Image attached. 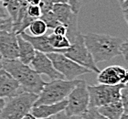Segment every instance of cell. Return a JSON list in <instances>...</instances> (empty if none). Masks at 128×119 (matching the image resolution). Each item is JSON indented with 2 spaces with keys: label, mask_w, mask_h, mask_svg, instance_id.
Returning a JSON list of instances; mask_svg holds the SVG:
<instances>
[{
  "label": "cell",
  "mask_w": 128,
  "mask_h": 119,
  "mask_svg": "<svg viewBox=\"0 0 128 119\" xmlns=\"http://www.w3.org/2000/svg\"><path fill=\"white\" fill-rule=\"evenodd\" d=\"M84 43L95 63L112 60L121 55L120 47L124 40L107 34L88 33L83 35Z\"/></svg>",
  "instance_id": "obj_1"
},
{
  "label": "cell",
  "mask_w": 128,
  "mask_h": 119,
  "mask_svg": "<svg viewBox=\"0 0 128 119\" xmlns=\"http://www.w3.org/2000/svg\"><path fill=\"white\" fill-rule=\"evenodd\" d=\"M2 68L8 71L20 84L22 91L40 94L42 91L45 82L32 69L30 65L22 63L19 60H5L2 61Z\"/></svg>",
  "instance_id": "obj_2"
},
{
  "label": "cell",
  "mask_w": 128,
  "mask_h": 119,
  "mask_svg": "<svg viewBox=\"0 0 128 119\" xmlns=\"http://www.w3.org/2000/svg\"><path fill=\"white\" fill-rule=\"evenodd\" d=\"M80 80L58 79L52 80L50 82H45L42 91L40 93L34 105L51 104L65 100L70 91L75 87Z\"/></svg>",
  "instance_id": "obj_3"
},
{
  "label": "cell",
  "mask_w": 128,
  "mask_h": 119,
  "mask_svg": "<svg viewBox=\"0 0 128 119\" xmlns=\"http://www.w3.org/2000/svg\"><path fill=\"white\" fill-rule=\"evenodd\" d=\"M38 95L21 91L8 98L0 113V119H21L30 113Z\"/></svg>",
  "instance_id": "obj_4"
},
{
  "label": "cell",
  "mask_w": 128,
  "mask_h": 119,
  "mask_svg": "<svg viewBox=\"0 0 128 119\" xmlns=\"http://www.w3.org/2000/svg\"><path fill=\"white\" fill-rule=\"evenodd\" d=\"M87 85L85 81L80 80L70 91L67 97V105L64 110L66 115H82L87 111L90 103Z\"/></svg>",
  "instance_id": "obj_5"
},
{
  "label": "cell",
  "mask_w": 128,
  "mask_h": 119,
  "mask_svg": "<svg viewBox=\"0 0 128 119\" xmlns=\"http://www.w3.org/2000/svg\"><path fill=\"white\" fill-rule=\"evenodd\" d=\"M124 84L106 85L99 83L97 85H87L90 97L89 107H96L105 105L110 103L119 101L121 97V90Z\"/></svg>",
  "instance_id": "obj_6"
},
{
  "label": "cell",
  "mask_w": 128,
  "mask_h": 119,
  "mask_svg": "<svg viewBox=\"0 0 128 119\" xmlns=\"http://www.w3.org/2000/svg\"><path fill=\"white\" fill-rule=\"evenodd\" d=\"M63 54L69 59L75 61L79 65L90 70L92 72H95V73L100 72V70L96 66V63L94 62L91 53L84 43V39H83L82 34L80 33L75 38V40L72 43L69 49H67Z\"/></svg>",
  "instance_id": "obj_7"
},
{
  "label": "cell",
  "mask_w": 128,
  "mask_h": 119,
  "mask_svg": "<svg viewBox=\"0 0 128 119\" xmlns=\"http://www.w3.org/2000/svg\"><path fill=\"white\" fill-rule=\"evenodd\" d=\"M47 55L50 59L54 68L60 73L63 75L64 79L72 81V80H75L78 76H80L82 74L92 72L90 70L80 66L75 61L66 57L63 53L52 52L48 53Z\"/></svg>",
  "instance_id": "obj_8"
},
{
  "label": "cell",
  "mask_w": 128,
  "mask_h": 119,
  "mask_svg": "<svg viewBox=\"0 0 128 119\" xmlns=\"http://www.w3.org/2000/svg\"><path fill=\"white\" fill-rule=\"evenodd\" d=\"M51 11L55 15L58 21L67 28L66 37L69 39L70 43H72L75 38L80 34L78 27V14L73 12L72 7L68 3L54 4Z\"/></svg>",
  "instance_id": "obj_9"
},
{
  "label": "cell",
  "mask_w": 128,
  "mask_h": 119,
  "mask_svg": "<svg viewBox=\"0 0 128 119\" xmlns=\"http://www.w3.org/2000/svg\"><path fill=\"white\" fill-rule=\"evenodd\" d=\"M97 81L101 84L117 85L128 83V70L118 65H112L100 71Z\"/></svg>",
  "instance_id": "obj_10"
},
{
  "label": "cell",
  "mask_w": 128,
  "mask_h": 119,
  "mask_svg": "<svg viewBox=\"0 0 128 119\" xmlns=\"http://www.w3.org/2000/svg\"><path fill=\"white\" fill-rule=\"evenodd\" d=\"M30 66H31L32 69L40 75H41V74L47 75L51 81L52 80L64 79L63 75L62 73H60L59 71L54 68L53 64L51 62L50 59L48 57V55L43 52L36 50L35 57Z\"/></svg>",
  "instance_id": "obj_11"
},
{
  "label": "cell",
  "mask_w": 128,
  "mask_h": 119,
  "mask_svg": "<svg viewBox=\"0 0 128 119\" xmlns=\"http://www.w3.org/2000/svg\"><path fill=\"white\" fill-rule=\"evenodd\" d=\"M0 56L5 60L18 59V35L14 31H0Z\"/></svg>",
  "instance_id": "obj_12"
},
{
  "label": "cell",
  "mask_w": 128,
  "mask_h": 119,
  "mask_svg": "<svg viewBox=\"0 0 128 119\" xmlns=\"http://www.w3.org/2000/svg\"><path fill=\"white\" fill-rule=\"evenodd\" d=\"M22 91L20 84L3 68L0 69V97L10 98Z\"/></svg>",
  "instance_id": "obj_13"
},
{
  "label": "cell",
  "mask_w": 128,
  "mask_h": 119,
  "mask_svg": "<svg viewBox=\"0 0 128 119\" xmlns=\"http://www.w3.org/2000/svg\"><path fill=\"white\" fill-rule=\"evenodd\" d=\"M67 105V99L51 104H40L34 105L30 110V114L34 118H48L56 116L65 110Z\"/></svg>",
  "instance_id": "obj_14"
},
{
  "label": "cell",
  "mask_w": 128,
  "mask_h": 119,
  "mask_svg": "<svg viewBox=\"0 0 128 119\" xmlns=\"http://www.w3.org/2000/svg\"><path fill=\"white\" fill-rule=\"evenodd\" d=\"M18 35H20L23 39L28 40L33 46L35 50H37V51H40V52H43L45 53V54L52 53V52L60 53L58 50H56L55 49H53V48L50 45L48 40V35L45 34V35H42V36H32V35L28 34L26 31L21 32Z\"/></svg>",
  "instance_id": "obj_15"
},
{
  "label": "cell",
  "mask_w": 128,
  "mask_h": 119,
  "mask_svg": "<svg viewBox=\"0 0 128 119\" xmlns=\"http://www.w3.org/2000/svg\"><path fill=\"white\" fill-rule=\"evenodd\" d=\"M18 35V60H19L22 63L26 65H30L35 57L36 50L28 40L23 39L20 35Z\"/></svg>",
  "instance_id": "obj_16"
},
{
  "label": "cell",
  "mask_w": 128,
  "mask_h": 119,
  "mask_svg": "<svg viewBox=\"0 0 128 119\" xmlns=\"http://www.w3.org/2000/svg\"><path fill=\"white\" fill-rule=\"evenodd\" d=\"M98 111L107 119H118L124 114V107L120 100L98 107Z\"/></svg>",
  "instance_id": "obj_17"
},
{
  "label": "cell",
  "mask_w": 128,
  "mask_h": 119,
  "mask_svg": "<svg viewBox=\"0 0 128 119\" xmlns=\"http://www.w3.org/2000/svg\"><path fill=\"white\" fill-rule=\"evenodd\" d=\"M48 40L50 45L56 50H58L60 53H64L67 49H69L72 45L70 41L66 36H60L54 33L48 35Z\"/></svg>",
  "instance_id": "obj_18"
},
{
  "label": "cell",
  "mask_w": 128,
  "mask_h": 119,
  "mask_svg": "<svg viewBox=\"0 0 128 119\" xmlns=\"http://www.w3.org/2000/svg\"><path fill=\"white\" fill-rule=\"evenodd\" d=\"M1 4L6 9L8 13V17L13 20V23L16 20L18 15L20 3L18 0H1Z\"/></svg>",
  "instance_id": "obj_19"
},
{
  "label": "cell",
  "mask_w": 128,
  "mask_h": 119,
  "mask_svg": "<svg viewBox=\"0 0 128 119\" xmlns=\"http://www.w3.org/2000/svg\"><path fill=\"white\" fill-rule=\"evenodd\" d=\"M28 30L32 36H42L45 35L48 31V27L41 19H34L28 26Z\"/></svg>",
  "instance_id": "obj_20"
},
{
  "label": "cell",
  "mask_w": 128,
  "mask_h": 119,
  "mask_svg": "<svg viewBox=\"0 0 128 119\" xmlns=\"http://www.w3.org/2000/svg\"><path fill=\"white\" fill-rule=\"evenodd\" d=\"M40 19L45 22V24L47 25V27H48V29H54L58 25L60 24L58 21V19H56L55 15H54L53 12L51 10L48 11V12H45V13H42Z\"/></svg>",
  "instance_id": "obj_21"
},
{
  "label": "cell",
  "mask_w": 128,
  "mask_h": 119,
  "mask_svg": "<svg viewBox=\"0 0 128 119\" xmlns=\"http://www.w3.org/2000/svg\"><path fill=\"white\" fill-rule=\"evenodd\" d=\"M83 119H107L102 114L99 113L98 108L96 107H89L87 111L83 114H82Z\"/></svg>",
  "instance_id": "obj_22"
},
{
  "label": "cell",
  "mask_w": 128,
  "mask_h": 119,
  "mask_svg": "<svg viewBox=\"0 0 128 119\" xmlns=\"http://www.w3.org/2000/svg\"><path fill=\"white\" fill-rule=\"evenodd\" d=\"M0 31H13V20L8 16L0 18Z\"/></svg>",
  "instance_id": "obj_23"
},
{
  "label": "cell",
  "mask_w": 128,
  "mask_h": 119,
  "mask_svg": "<svg viewBox=\"0 0 128 119\" xmlns=\"http://www.w3.org/2000/svg\"><path fill=\"white\" fill-rule=\"evenodd\" d=\"M120 101L122 102L124 114H128V83L124 84L121 90Z\"/></svg>",
  "instance_id": "obj_24"
},
{
  "label": "cell",
  "mask_w": 128,
  "mask_h": 119,
  "mask_svg": "<svg viewBox=\"0 0 128 119\" xmlns=\"http://www.w3.org/2000/svg\"><path fill=\"white\" fill-rule=\"evenodd\" d=\"M27 15L33 19H40V17L42 15L41 8L40 6H28Z\"/></svg>",
  "instance_id": "obj_25"
},
{
  "label": "cell",
  "mask_w": 128,
  "mask_h": 119,
  "mask_svg": "<svg viewBox=\"0 0 128 119\" xmlns=\"http://www.w3.org/2000/svg\"><path fill=\"white\" fill-rule=\"evenodd\" d=\"M82 4V0H69V5L72 7L73 12L76 14L80 12Z\"/></svg>",
  "instance_id": "obj_26"
},
{
  "label": "cell",
  "mask_w": 128,
  "mask_h": 119,
  "mask_svg": "<svg viewBox=\"0 0 128 119\" xmlns=\"http://www.w3.org/2000/svg\"><path fill=\"white\" fill-rule=\"evenodd\" d=\"M121 55H123L126 61H128V39L126 40H124L120 47Z\"/></svg>",
  "instance_id": "obj_27"
},
{
  "label": "cell",
  "mask_w": 128,
  "mask_h": 119,
  "mask_svg": "<svg viewBox=\"0 0 128 119\" xmlns=\"http://www.w3.org/2000/svg\"><path fill=\"white\" fill-rule=\"evenodd\" d=\"M53 33L60 36H66L67 35V28L62 24H60L53 29Z\"/></svg>",
  "instance_id": "obj_28"
},
{
  "label": "cell",
  "mask_w": 128,
  "mask_h": 119,
  "mask_svg": "<svg viewBox=\"0 0 128 119\" xmlns=\"http://www.w3.org/2000/svg\"><path fill=\"white\" fill-rule=\"evenodd\" d=\"M60 119H83L82 115H66V114H58Z\"/></svg>",
  "instance_id": "obj_29"
},
{
  "label": "cell",
  "mask_w": 128,
  "mask_h": 119,
  "mask_svg": "<svg viewBox=\"0 0 128 119\" xmlns=\"http://www.w3.org/2000/svg\"><path fill=\"white\" fill-rule=\"evenodd\" d=\"M28 6H40V0H25Z\"/></svg>",
  "instance_id": "obj_30"
},
{
  "label": "cell",
  "mask_w": 128,
  "mask_h": 119,
  "mask_svg": "<svg viewBox=\"0 0 128 119\" xmlns=\"http://www.w3.org/2000/svg\"><path fill=\"white\" fill-rule=\"evenodd\" d=\"M122 9H126L128 8V0H118Z\"/></svg>",
  "instance_id": "obj_31"
},
{
  "label": "cell",
  "mask_w": 128,
  "mask_h": 119,
  "mask_svg": "<svg viewBox=\"0 0 128 119\" xmlns=\"http://www.w3.org/2000/svg\"><path fill=\"white\" fill-rule=\"evenodd\" d=\"M6 103V100L5 98L0 97V113H1V111L3 110V108L5 107Z\"/></svg>",
  "instance_id": "obj_32"
},
{
  "label": "cell",
  "mask_w": 128,
  "mask_h": 119,
  "mask_svg": "<svg viewBox=\"0 0 128 119\" xmlns=\"http://www.w3.org/2000/svg\"><path fill=\"white\" fill-rule=\"evenodd\" d=\"M52 4H66L68 3L69 4V0H51Z\"/></svg>",
  "instance_id": "obj_33"
},
{
  "label": "cell",
  "mask_w": 128,
  "mask_h": 119,
  "mask_svg": "<svg viewBox=\"0 0 128 119\" xmlns=\"http://www.w3.org/2000/svg\"><path fill=\"white\" fill-rule=\"evenodd\" d=\"M123 15L124 18V20H126L128 25V8H126V9H123Z\"/></svg>",
  "instance_id": "obj_34"
},
{
  "label": "cell",
  "mask_w": 128,
  "mask_h": 119,
  "mask_svg": "<svg viewBox=\"0 0 128 119\" xmlns=\"http://www.w3.org/2000/svg\"><path fill=\"white\" fill-rule=\"evenodd\" d=\"M0 14H4V15H6L5 12V8L2 6V4L0 3Z\"/></svg>",
  "instance_id": "obj_35"
},
{
  "label": "cell",
  "mask_w": 128,
  "mask_h": 119,
  "mask_svg": "<svg viewBox=\"0 0 128 119\" xmlns=\"http://www.w3.org/2000/svg\"><path fill=\"white\" fill-rule=\"evenodd\" d=\"M21 119H34V117H33V115H32L31 114H28L26 116H24L23 118H21Z\"/></svg>",
  "instance_id": "obj_36"
},
{
  "label": "cell",
  "mask_w": 128,
  "mask_h": 119,
  "mask_svg": "<svg viewBox=\"0 0 128 119\" xmlns=\"http://www.w3.org/2000/svg\"><path fill=\"white\" fill-rule=\"evenodd\" d=\"M118 119H128V114H124L122 116L120 117V118H118Z\"/></svg>",
  "instance_id": "obj_37"
},
{
  "label": "cell",
  "mask_w": 128,
  "mask_h": 119,
  "mask_svg": "<svg viewBox=\"0 0 128 119\" xmlns=\"http://www.w3.org/2000/svg\"><path fill=\"white\" fill-rule=\"evenodd\" d=\"M2 61H3V58L0 56V69L2 68Z\"/></svg>",
  "instance_id": "obj_38"
},
{
  "label": "cell",
  "mask_w": 128,
  "mask_h": 119,
  "mask_svg": "<svg viewBox=\"0 0 128 119\" xmlns=\"http://www.w3.org/2000/svg\"><path fill=\"white\" fill-rule=\"evenodd\" d=\"M54 117H48V118H34V119H53Z\"/></svg>",
  "instance_id": "obj_39"
},
{
  "label": "cell",
  "mask_w": 128,
  "mask_h": 119,
  "mask_svg": "<svg viewBox=\"0 0 128 119\" xmlns=\"http://www.w3.org/2000/svg\"><path fill=\"white\" fill-rule=\"evenodd\" d=\"M19 3H23V2H25V0H18Z\"/></svg>",
  "instance_id": "obj_40"
},
{
  "label": "cell",
  "mask_w": 128,
  "mask_h": 119,
  "mask_svg": "<svg viewBox=\"0 0 128 119\" xmlns=\"http://www.w3.org/2000/svg\"><path fill=\"white\" fill-rule=\"evenodd\" d=\"M53 119H60V118H59V116H58V114H57L56 116L54 117V118H53Z\"/></svg>",
  "instance_id": "obj_41"
},
{
  "label": "cell",
  "mask_w": 128,
  "mask_h": 119,
  "mask_svg": "<svg viewBox=\"0 0 128 119\" xmlns=\"http://www.w3.org/2000/svg\"><path fill=\"white\" fill-rule=\"evenodd\" d=\"M0 3H1V0H0Z\"/></svg>",
  "instance_id": "obj_42"
},
{
  "label": "cell",
  "mask_w": 128,
  "mask_h": 119,
  "mask_svg": "<svg viewBox=\"0 0 128 119\" xmlns=\"http://www.w3.org/2000/svg\"><path fill=\"white\" fill-rule=\"evenodd\" d=\"M82 1H83V0H82Z\"/></svg>",
  "instance_id": "obj_43"
}]
</instances>
